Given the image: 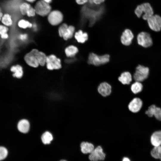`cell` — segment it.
Instances as JSON below:
<instances>
[{
	"mask_svg": "<svg viewBox=\"0 0 161 161\" xmlns=\"http://www.w3.org/2000/svg\"><path fill=\"white\" fill-rule=\"evenodd\" d=\"M38 50L34 49L25 55L24 60L29 66L33 67H37L39 65L36 56Z\"/></svg>",
	"mask_w": 161,
	"mask_h": 161,
	"instance_id": "obj_10",
	"label": "cell"
},
{
	"mask_svg": "<svg viewBox=\"0 0 161 161\" xmlns=\"http://www.w3.org/2000/svg\"><path fill=\"white\" fill-rule=\"evenodd\" d=\"M18 129L21 132L25 133L29 131L30 124L29 121L26 119H22L20 120L18 124Z\"/></svg>",
	"mask_w": 161,
	"mask_h": 161,
	"instance_id": "obj_17",
	"label": "cell"
},
{
	"mask_svg": "<svg viewBox=\"0 0 161 161\" xmlns=\"http://www.w3.org/2000/svg\"><path fill=\"white\" fill-rule=\"evenodd\" d=\"M105 156L101 147L98 146L90 154L89 158L91 161H98L104 160Z\"/></svg>",
	"mask_w": 161,
	"mask_h": 161,
	"instance_id": "obj_11",
	"label": "cell"
},
{
	"mask_svg": "<svg viewBox=\"0 0 161 161\" xmlns=\"http://www.w3.org/2000/svg\"><path fill=\"white\" fill-rule=\"evenodd\" d=\"M78 48L74 45H70L67 47L65 49V53L68 57H73L78 52Z\"/></svg>",
	"mask_w": 161,
	"mask_h": 161,
	"instance_id": "obj_22",
	"label": "cell"
},
{
	"mask_svg": "<svg viewBox=\"0 0 161 161\" xmlns=\"http://www.w3.org/2000/svg\"><path fill=\"white\" fill-rule=\"evenodd\" d=\"M143 106L142 100L139 98L134 97L129 103L128 105L129 110L133 113L138 112L141 109Z\"/></svg>",
	"mask_w": 161,
	"mask_h": 161,
	"instance_id": "obj_12",
	"label": "cell"
},
{
	"mask_svg": "<svg viewBox=\"0 0 161 161\" xmlns=\"http://www.w3.org/2000/svg\"><path fill=\"white\" fill-rule=\"evenodd\" d=\"M134 35L131 30L126 29L123 32L120 37L121 43L125 46H129L132 43Z\"/></svg>",
	"mask_w": 161,
	"mask_h": 161,
	"instance_id": "obj_14",
	"label": "cell"
},
{
	"mask_svg": "<svg viewBox=\"0 0 161 161\" xmlns=\"http://www.w3.org/2000/svg\"><path fill=\"white\" fill-rule=\"evenodd\" d=\"M122 161H130V160L128 158L124 157L123 158Z\"/></svg>",
	"mask_w": 161,
	"mask_h": 161,
	"instance_id": "obj_38",
	"label": "cell"
},
{
	"mask_svg": "<svg viewBox=\"0 0 161 161\" xmlns=\"http://www.w3.org/2000/svg\"><path fill=\"white\" fill-rule=\"evenodd\" d=\"M46 64L47 68L50 70L58 69L61 67L60 59L54 55L47 56Z\"/></svg>",
	"mask_w": 161,
	"mask_h": 161,
	"instance_id": "obj_8",
	"label": "cell"
},
{
	"mask_svg": "<svg viewBox=\"0 0 161 161\" xmlns=\"http://www.w3.org/2000/svg\"><path fill=\"white\" fill-rule=\"evenodd\" d=\"M74 36L77 41L81 43H84L88 39V35L87 33L84 32L81 30L76 32Z\"/></svg>",
	"mask_w": 161,
	"mask_h": 161,
	"instance_id": "obj_19",
	"label": "cell"
},
{
	"mask_svg": "<svg viewBox=\"0 0 161 161\" xmlns=\"http://www.w3.org/2000/svg\"><path fill=\"white\" fill-rule=\"evenodd\" d=\"M10 71L13 73V76L18 78H21L23 75V71L22 67L19 65L13 66L11 67Z\"/></svg>",
	"mask_w": 161,
	"mask_h": 161,
	"instance_id": "obj_21",
	"label": "cell"
},
{
	"mask_svg": "<svg viewBox=\"0 0 161 161\" xmlns=\"http://www.w3.org/2000/svg\"><path fill=\"white\" fill-rule=\"evenodd\" d=\"M53 139L51 133L48 131L45 132L42 135L41 139L43 143L44 144H48L50 143Z\"/></svg>",
	"mask_w": 161,
	"mask_h": 161,
	"instance_id": "obj_26",
	"label": "cell"
},
{
	"mask_svg": "<svg viewBox=\"0 0 161 161\" xmlns=\"http://www.w3.org/2000/svg\"><path fill=\"white\" fill-rule=\"evenodd\" d=\"M109 60L110 56L108 54L100 55L91 52L89 55L87 62L89 64L97 66L105 64Z\"/></svg>",
	"mask_w": 161,
	"mask_h": 161,
	"instance_id": "obj_2",
	"label": "cell"
},
{
	"mask_svg": "<svg viewBox=\"0 0 161 161\" xmlns=\"http://www.w3.org/2000/svg\"><path fill=\"white\" fill-rule=\"evenodd\" d=\"M118 80L123 85H129L132 80L131 75L129 72H123L118 77Z\"/></svg>",
	"mask_w": 161,
	"mask_h": 161,
	"instance_id": "obj_16",
	"label": "cell"
},
{
	"mask_svg": "<svg viewBox=\"0 0 161 161\" xmlns=\"http://www.w3.org/2000/svg\"><path fill=\"white\" fill-rule=\"evenodd\" d=\"M69 26L66 23L62 24L58 29V33L60 36L62 37Z\"/></svg>",
	"mask_w": 161,
	"mask_h": 161,
	"instance_id": "obj_32",
	"label": "cell"
},
{
	"mask_svg": "<svg viewBox=\"0 0 161 161\" xmlns=\"http://www.w3.org/2000/svg\"><path fill=\"white\" fill-rule=\"evenodd\" d=\"M27 2L33 3L36 0H25Z\"/></svg>",
	"mask_w": 161,
	"mask_h": 161,
	"instance_id": "obj_37",
	"label": "cell"
},
{
	"mask_svg": "<svg viewBox=\"0 0 161 161\" xmlns=\"http://www.w3.org/2000/svg\"><path fill=\"white\" fill-rule=\"evenodd\" d=\"M27 35L25 34H21L20 35V38L23 40L24 39H25V38H26L27 37Z\"/></svg>",
	"mask_w": 161,
	"mask_h": 161,
	"instance_id": "obj_35",
	"label": "cell"
},
{
	"mask_svg": "<svg viewBox=\"0 0 161 161\" xmlns=\"http://www.w3.org/2000/svg\"><path fill=\"white\" fill-rule=\"evenodd\" d=\"M149 74V69L148 67L139 65L136 68L133 78L135 81L141 82L147 79Z\"/></svg>",
	"mask_w": 161,
	"mask_h": 161,
	"instance_id": "obj_4",
	"label": "cell"
},
{
	"mask_svg": "<svg viewBox=\"0 0 161 161\" xmlns=\"http://www.w3.org/2000/svg\"><path fill=\"white\" fill-rule=\"evenodd\" d=\"M47 16L48 22L53 26H56L61 23L64 18L62 12L58 10H51Z\"/></svg>",
	"mask_w": 161,
	"mask_h": 161,
	"instance_id": "obj_5",
	"label": "cell"
},
{
	"mask_svg": "<svg viewBox=\"0 0 161 161\" xmlns=\"http://www.w3.org/2000/svg\"><path fill=\"white\" fill-rule=\"evenodd\" d=\"M149 28L152 30L158 32L161 30V17L157 14L153 15L147 20Z\"/></svg>",
	"mask_w": 161,
	"mask_h": 161,
	"instance_id": "obj_7",
	"label": "cell"
},
{
	"mask_svg": "<svg viewBox=\"0 0 161 161\" xmlns=\"http://www.w3.org/2000/svg\"><path fill=\"white\" fill-rule=\"evenodd\" d=\"M151 155L154 158L161 160V145L155 146L151 151Z\"/></svg>",
	"mask_w": 161,
	"mask_h": 161,
	"instance_id": "obj_28",
	"label": "cell"
},
{
	"mask_svg": "<svg viewBox=\"0 0 161 161\" xmlns=\"http://www.w3.org/2000/svg\"><path fill=\"white\" fill-rule=\"evenodd\" d=\"M60 161H66V160H61Z\"/></svg>",
	"mask_w": 161,
	"mask_h": 161,
	"instance_id": "obj_40",
	"label": "cell"
},
{
	"mask_svg": "<svg viewBox=\"0 0 161 161\" xmlns=\"http://www.w3.org/2000/svg\"><path fill=\"white\" fill-rule=\"evenodd\" d=\"M8 27L2 24H0V36L1 38L6 39L8 38Z\"/></svg>",
	"mask_w": 161,
	"mask_h": 161,
	"instance_id": "obj_29",
	"label": "cell"
},
{
	"mask_svg": "<svg viewBox=\"0 0 161 161\" xmlns=\"http://www.w3.org/2000/svg\"><path fill=\"white\" fill-rule=\"evenodd\" d=\"M156 106L155 105H152L149 106L147 110L145 111V114L149 117H153L154 116V111Z\"/></svg>",
	"mask_w": 161,
	"mask_h": 161,
	"instance_id": "obj_33",
	"label": "cell"
},
{
	"mask_svg": "<svg viewBox=\"0 0 161 161\" xmlns=\"http://www.w3.org/2000/svg\"><path fill=\"white\" fill-rule=\"evenodd\" d=\"M3 14L4 13L3 12L2 10L1 7H0V22L1 21V18L3 16Z\"/></svg>",
	"mask_w": 161,
	"mask_h": 161,
	"instance_id": "obj_36",
	"label": "cell"
},
{
	"mask_svg": "<svg viewBox=\"0 0 161 161\" xmlns=\"http://www.w3.org/2000/svg\"><path fill=\"white\" fill-rule=\"evenodd\" d=\"M17 25L19 28L23 29L30 28L32 26V24L31 23L24 19H20L18 21Z\"/></svg>",
	"mask_w": 161,
	"mask_h": 161,
	"instance_id": "obj_27",
	"label": "cell"
},
{
	"mask_svg": "<svg viewBox=\"0 0 161 161\" xmlns=\"http://www.w3.org/2000/svg\"><path fill=\"white\" fill-rule=\"evenodd\" d=\"M104 1L105 0H103Z\"/></svg>",
	"mask_w": 161,
	"mask_h": 161,
	"instance_id": "obj_41",
	"label": "cell"
},
{
	"mask_svg": "<svg viewBox=\"0 0 161 161\" xmlns=\"http://www.w3.org/2000/svg\"><path fill=\"white\" fill-rule=\"evenodd\" d=\"M36 56L39 65L44 66L46 64L47 56L44 53L38 51Z\"/></svg>",
	"mask_w": 161,
	"mask_h": 161,
	"instance_id": "obj_25",
	"label": "cell"
},
{
	"mask_svg": "<svg viewBox=\"0 0 161 161\" xmlns=\"http://www.w3.org/2000/svg\"><path fill=\"white\" fill-rule=\"evenodd\" d=\"M8 151L6 148L0 146V160L4 159L7 156Z\"/></svg>",
	"mask_w": 161,
	"mask_h": 161,
	"instance_id": "obj_30",
	"label": "cell"
},
{
	"mask_svg": "<svg viewBox=\"0 0 161 161\" xmlns=\"http://www.w3.org/2000/svg\"><path fill=\"white\" fill-rule=\"evenodd\" d=\"M151 144L154 147L161 145V130L154 132L150 138Z\"/></svg>",
	"mask_w": 161,
	"mask_h": 161,
	"instance_id": "obj_15",
	"label": "cell"
},
{
	"mask_svg": "<svg viewBox=\"0 0 161 161\" xmlns=\"http://www.w3.org/2000/svg\"><path fill=\"white\" fill-rule=\"evenodd\" d=\"M154 116L157 120L161 121V108L156 107L154 112Z\"/></svg>",
	"mask_w": 161,
	"mask_h": 161,
	"instance_id": "obj_31",
	"label": "cell"
},
{
	"mask_svg": "<svg viewBox=\"0 0 161 161\" xmlns=\"http://www.w3.org/2000/svg\"><path fill=\"white\" fill-rule=\"evenodd\" d=\"M19 10L22 15L27 16L29 17H34L36 14L34 7L27 2L21 3L19 6Z\"/></svg>",
	"mask_w": 161,
	"mask_h": 161,
	"instance_id": "obj_9",
	"label": "cell"
},
{
	"mask_svg": "<svg viewBox=\"0 0 161 161\" xmlns=\"http://www.w3.org/2000/svg\"><path fill=\"white\" fill-rule=\"evenodd\" d=\"M97 90L98 93L103 97H106L110 95L112 92V87L108 83H101L98 86Z\"/></svg>",
	"mask_w": 161,
	"mask_h": 161,
	"instance_id": "obj_13",
	"label": "cell"
},
{
	"mask_svg": "<svg viewBox=\"0 0 161 161\" xmlns=\"http://www.w3.org/2000/svg\"><path fill=\"white\" fill-rule=\"evenodd\" d=\"M81 152L84 154H90L94 149V145L87 142H83L80 145Z\"/></svg>",
	"mask_w": 161,
	"mask_h": 161,
	"instance_id": "obj_20",
	"label": "cell"
},
{
	"mask_svg": "<svg viewBox=\"0 0 161 161\" xmlns=\"http://www.w3.org/2000/svg\"><path fill=\"white\" fill-rule=\"evenodd\" d=\"M138 44L145 48L151 46L152 44V39L148 33L142 32L138 34L137 36Z\"/></svg>",
	"mask_w": 161,
	"mask_h": 161,
	"instance_id": "obj_6",
	"label": "cell"
},
{
	"mask_svg": "<svg viewBox=\"0 0 161 161\" xmlns=\"http://www.w3.org/2000/svg\"><path fill=\"white\" fill-rule=\"evenodd\" d=\"M34 8L36 14L42 17L47 16L52 9L49 4L42 0L38 1L35 4Z\"/></svg>",
	"mask_w": 161,
	"mask_h": 161,
	"instance_id": "obj_3",
	"label": "cell"
},
{
	"mask_svg": "<svg viewBox=\"0 0 161 161\" xmlns=\"http://www.w3.org/2000/svg\"><path fill=\"white\" fill-rule=\"evenodd\" d=\"M88 0H75L76 2L78 4H83L86 3Z\"/></svg>",
	"mask_w": 161,
	"mask_h": 161,
	"instance_id": "obj_34",
	"label": "cell"
},
{
	"mask_svg": "<svg viewBox=\"0 0 161 161\" xmlns=\"http://www.w3.org/2000/svg\"><path fill=\"white\" fill-rule=\"evenodd\" d=\"M75 31V28L73 26H69L62 37L65 40L71 38L73 36Z\"/></svg>",
	"mask_w": 161,
	"mask_h": 161,
	"instance_id": "obj_24",
	"label": "cell"
},
{
	"mask_svg": "<svg viewBox=\"0 0 161 161\" xmlns=\"http://www.w3.org/2000/svg\"><path fill=\"white\" fill-rule=\"evenodd\" d=\"M0 22L1 24L8 27L11 26L13 23L11 15L8 13H4Z\"/></svg>",
	"mask_w": 161,
	"mask_h": 161,
	"instance_id": "obj_18",
	"label": "cell"
},
{
	"mask_svg": "<svg viewBox=\"0 0 161 161\" xmlns=\"http://www.w3.org/2000/svg\"><path fill=\"white\" fill-rule=\"evenodd\" d=\"M42 0L49 4L50 3H51V2H52V0Z\"/></svg>",
	"mask_w": 161,
	"mask_h": 161,
	"instance_id": "obj_39",
	"label": "cell"
},
{
	"mask_svg": "<svg viewBox=\"0 0 161 161\" xmlns=\"http://www.w3.org/2000/svg\"><path fill=\"white\" fill-rule=\"evenodd\" d=\"M135 13L138 18H140L142 14L143 19L147 20L154 15V10L151 4L148 2L143 3L137 6L135 10Z\"/></svg>",
	"mask_w": 161,
	"mask_h": 161,
	"instance_id": "obj_1",
	"label": "cell"
},
{
	"mask_svg": "<svg viewBox=\"0 0 161 161\" xmlns=\"http://www.w3.org/2000/svg\"><path fill=\"white\" fill-rule=\"evenodd\" d=\"M143 89V85L140 82L135 81L131 86V90L134 94H137L140 92Z\"/></svg>",
	"mask_w": 161,
	"mask_h": 161,
	"instance_id": "obj_23",
	"label": "cell"
}]
</instances>
